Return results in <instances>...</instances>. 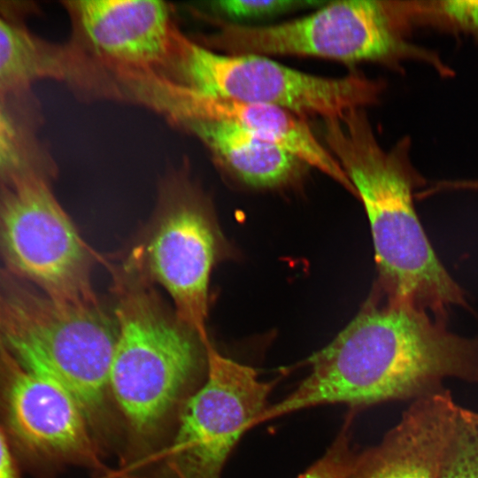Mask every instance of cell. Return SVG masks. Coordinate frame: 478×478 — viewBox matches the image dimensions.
<instances>
[{
  "instance_id": "6da1fadb",
  "label": "cell",
  "mask_w": 478,
  "mask_h": 478,
  "mask_svg": "<svg viewBox=\"0 0 478 478\" xmlns=\"http://www.w3.org/2000/svg\"><path fill=\"white\" fill-rule=\"evenodd\" d=\"M309 363L310 374L255 425L322 405L416 400L444 389L446 378L478 383V336L454 334L446 320L387 298L361 312Z\"/></svg>"
},
{
  "instance_id": "7a4b0ae2",
  "label": "cell",
  "mask_w": 478,
  "mask_h": 478,
  "mask_svg": "<svg viewBox=\"0 0 478 478\" xmlns=\"http://www.w3.org/2000/svg\"><path fill=\"white\" fill-rule=\"evenodd\" d=\"M326 147L363 202L387 298L447 320L466 295L439 260L417 215L416 193L428 184L405 135L389 150L378 142L363 108L322 120Z\"/></svg>"
},
{
  "instance_id": "3957f363",
  "label": "cell",
  "mask_w": 478,
  "mask_h": 478,
  "mask_svg": "<svg viewBox=\"0 0 478 478\" xmlns=\"http://www.w3.org/2000/svg\"><path fill=\"white\" fill-rule=\"evenodd\" d=\"M413 32L405 0H349L327 2L312 13L274 25H224L213 42L228 54L370 61L399 73L413 62L442 79L455 77L439 51L412 40Z\"/></svg>"
},
{
  "instance_id": "277c9868",
  "label": "cell",
  "mask_w": 478,
  "mask_h": 478,
  "mask_svg": "<svg viewBox=\"0 0 478 478\" xmlns=\"http://www.w3.org/2000/svg\"><path fill=\"white\" fill-rule=\"evenodd\" d=\"M118 326L96 300H57L0 286V340L26 366L59 382L89 423L104 413Z\"/></svg>"
},
{
  "instance_id": "5b68a950",
  "label": "cell",
  "mask_w": 478,
  "mask_h": 478,
  "mask_svg": "<svg viewBox=\"0 0 478 478\" xmlns=\"http://www.w3.org/2000/svg\"><path fill=\"white\" fill-rule=\"evenodd\" d=\"M176 81L209 97L278 106L300 117L335 118L377 104L384 81L358 73L321 77L266 56L220 54L184 40L174 66Z\"/></svg>"
},
{
  "instance_id": "8992f818",
  "label": "cell",
  "mask_w": 478,
  "mask_h": 478,
  "mask_svg": "<svg viewBox=\"0 0 478 478\" xmlns=\"http://www.w3.org/2000/svg\"><path fill=\"white\" fill-rule=\"evenodd\" d=\"M116 322L110 389L130 426L146 435L168 413L196 370L200 340L140 291L121 297Z\"/></svg>"
},
{
  "instance_id": "52a82bcc",
  "label": "cell",
  "mask_w": 478,
  "mask_h": 478,
  "mask_svg": "<svg viewBox=\"0 0 478 478\" xmlns=\"http://www.w3.org/2000/svg\"><path fill=\"white\" fill-rule=\"evenodd\" d=\"M46 177L35 172L2 183L0 251L12 269L48 297L96 300L89 251Z\"/></svg>"
},
{
  "instance_id": "ba28073f",
  "label": "cell",
  "mask_w": 478,
  "mask_h": 478,
  "mask_svg": "<svg viewBox=\"0 0 478 478\" xmlns=\"http://www.w3.org/2000/svg\"><path fill=\"white\" fill-rule=\"evenodd\" d=\"M206 380L182 407L168 451L181 478H219L241 436L266 410L274 382L204 345Z\"/></svg>"
},
{
  "instance_id": "9c48e42d",
  "label": "cell",
  "mask_w": 478,
  "mask_h": 478,
  "mask_svg": "<svg viewBox=\"0 0 478 478\" xmlns=\"http://www.w3.org/2000/svg\"><path fill=\"white\" fill-rule=\"evenodd\" d=\"M81 37L120 78L136 82L175 66L184 37L170 7L153 0L66 3Z\"/></svg>"
},
{
  "instance_id": "30bf717a",
  "label": "cell",
  "mask_w": 478,
  "mask_h": 478,
  "mask_svg": "<svg viewBox=\"0 0 478 478\" xmlns=\"http://www.w3.org/2000/svg\"><path fill=\"white\" fill-rule=\"evenodd\" d=\"M216 237L202 204L189 193L166 204L146 250L152 277L170 295L176 320L205 345L208 291Z\"/></svg>"
},
{
  "instance_id": "8fae6325",
  "label": "cell",
  "mask_w": 478,
  "mask_h": 478,
  "mask_svg": "<svg viewBox=\"0 0 478 478\" xmlns=\"http://www.w3.org/2000/svg\"><path fill=\"white\" fill-rule=\"evenodd\" d=\"M0 383L9 428L25 450L97 463L89 421L73 397L53 378L23 365L2 342Z\"/></svg>"
},
{
  "instance_id": "7c38bea8",
  "label": "cell",
  "mask_w": 478,
  "mask_h": 478,
  "mask_svg": "<svg viewBox=\"0 0 478 478\" xmlns=\"http://www.w3.org/2000/svg\"><path fill=\"white\" fill-rule=\"evenodd\" d=\"M156 105L180 120H215L235 124L252 135L279 145L343 186L355 189L335 157L297 114L274 105L249 104L199 95L187 87L167 81Z\"/></svg>"
},
{
  "instance_id": "4fadbf2b",
  "label": "cell",
  "mask_w": 478,
  "mask_h": 478,
  "mask_svg": "<svg viewBox=\"0 0 478 478\" xmlns=\"http://www.w3.org/2000/svg\"><path fill=\"white\" fill-rule=\"evenodd\" d=\"M458 407L446 389L413 400L378 445L359 453L352 478H437Z\"/></svg>"
},
{
  "instance_id": "5bb4252c",
  "label": "cell",
  "mask_w": 478,
  "mask_h": 478,
  "mask_svg": "<svg viewBox=\"0 0 478 478\" xmlns=\"http://www.w3.org/2000/svg\"><path fill=\"white\" fill-rule=\"evenodd\" d=\"M189 121L217 160L250 187H280L300 173L304 163L296 156L235 124L215 120Z\"/></svg>"
},
{
  "instance_id": "9a60e30c",
  "label": "cell",
  "mask_w": 478,
  "mask_h": 478,
  "mask_svg": "<svg viewBox=\"0 0 478 478\" xmlns=\"http://www.w3.org/2000/svg\"><path fill=\"white\" fill-rule=\"evenodd\" d=\"M76 57L73 49L47 42L24 25L0 14V101L27 106L36 81L75 80Z\"/></svg>"
},
{
  "instance_id": "2e32d148",
  "label": "cell",
  "mask_w": 478,
  "mask_h": 478,
  "mask_svg": "<svg viewBox=\"0 0 478 478\" xmlns=\"http://www.w3.org/2000/svg\"><path fill=\"white\" fill-rule=\"evenodd\" d=\"M29 107L0 101V182L48 172L47 157L37 141Z\"/></svg>"
},
{
  "instance_id": "e0dca14e",
  "label": "cell",
  "mask_w": 478,
  "mask_h": 478,
  "mask_svg": "<svg viewBox=\"0 0 478 478\" xmlns=\"http://www.w3.org/2000/svg\"><path fill=\"white\" fill-rule=\"evenodd\" d=\"M406 6L413 31L466 37L478 47V0H406Z\"/></svg>"
},
{
  "instance_id": "ac0fdd59",
  "label": "cell",
  "mask_w": 478,
  "mask_h": 478,
  "mask_svg": "<svg viewBox=\"0 0 478 478\" xmlns=\"http://www.w3.org/2000/svg\"><path fill=\"white\" fill-rule=\"evenodd\" d=\"M437 478H478V412L459 406L444 445Z\"/></svg>"
},
{
  "instance_id": "d6986e66",
  "label": "cell",
  "mask_w": 478,
  "mask_h": 478,
  "mask_svg": "<svg viewBox=\"0 0 478 478\" xmlns=\"http://www.w3.org/2000/svg\"><path fill=\"white\" fill-rule=\"evenodd\" d=\"M326 3L305 0H221L212 2V8L237 22L266 19L310 6L320 7Z\"/></svg>"
},
{
  "instance_id": "ffe728a7",
  "label": "cell",
  "mask_w": 478,
  "mask_h": 478,
  "mask_svg": "<svg viewBox=\"0 0 478 478\" xmlns=\"http://www.w3.org/2000/svg\"><path fill=\"white\" fill-rule=\"evenodd\" d=\"M358 457L345 427L325 454L297 478H352Z\"/></svg>"
},
{
  "instance_id": "44dd1931",
  "label": "cell",
  "mask_w": 478,
  "mask_h": 478,
  "mask_svg": "<svg viewBox=\"0 0 478 478\" xmlns=\"http://www.w3.org/2000/svg\"><path fill=\"white\" fill-rule=\"evenodd\" d=\"M0 478H18L14 462L4 436L0 430Z\"/></svg>"
}]
</instances>
